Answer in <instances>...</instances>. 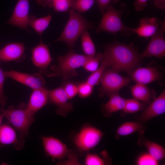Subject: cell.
Wrapping results in <instances>:
<instances>
[{
    "label": "cell",
    "mask_w": 165,
    "mask_h": 165,
    "mask_svg": "<svg viewBox=\"0 0 165 165\" xmlns=\"http://www.w3.org/2000/svg\"><path fill=\"white\" fill-rule=\"evenodd\" d=\"M102 55L108 67L118 73L124 72L129 75L143 59L133 43L127 45L117 40L105 46Z\"/></svg>",
    "instance_id": "obj_1"
},
{
    "label": "cell",
    "mask_w": 165,
    "mask_h": 165,
    "mask_svg": "<svg viewBox=\"0 0 165 165\" xmlns=\"http://www.w3.org/2000/svg\"><path fill=\"white\" fill-rule=\"evenodd\" d=\"M126 14H129L126 4H121L119 9L115 8L112 5H109L102 14L96 33L103 31L113 34L120 33L121 35L126 37L135 34V28L127 27L122 20V16Z\"/></svg>",
    "instance_id": "obj_2"
},
{
    "label": "cell",
    "mask_w": 165,
    "mask_h": 165,
    "mask_svg": "<svg viewBox=\"0 0 165 165\" xmlns=\"http://www.w3.org/2000/svg\"><path fill=\"white\" fill-rule=\"evenodd\" d=\"M90 57L77 54L73 50H70L65 55L57 57L58 64L51 66L50 71L46 76L62 77L64 80L76 77L78 75L76 69L83 66Z\"/></svg>",
    "instance_id": "obj_3"
},
{
    "label": "cell",
    "mask_w": 165,
    "mask_h": 165,
    "mask_svg": "<svg viewBox=\"0 0 165 165\" xmlns=\"http://www.w3.org/2000/svg\"><path fill=\"white\" fill-rule=\"evenodd\" d=\"M92 23L87 21L81 15L72 8L69 19L60 36L55 42L64 43L70 50H73L78 39L83 32L93 28Z\"/></svg>",
    "instance_id": "obj_4"
},
{
    "label": "cell",
    "mask_w": 165,
    "mask_h": 165,
    "mask_svg": "<svg viewBox=\"0 0 165 165\" xmlns=\"http://www.w3.org/2000/svg\"><path fill=\"white\" fill-rule=\"evenodd\" d=\"M26 107V104L21 103L16 108L12 105L6 109L0 107L1 113L18 132L19 138L22 140L28 136L29 128L35 120L34 117L27 111Z\"/></svg>",
    "instance_id": "obj_5"
},
{
    "label": "cell",
    "mask_w": 165,
    "mask_h": 165,
    "mask_svg": "<svg viewBox=\"0 0 165 165\" xmlns=\"http://www.w3.org/2000/svg\"><path fill=\"white\" fill-rule=\"evenodd\" d=\"M130 80V78L119 75V73L108 67L100 81L101 86L99 89V97H109L119 93L120 89L127 85Z\"/></svg>",
    "instance_id": "obj_6"
},
{
    "label": "cell",
    "mask_w": 165,
    "mask_h": 165,
    "mask_svg": "<svg viewBox=\"0 0 165 165\" xmlns=\"http://www.w3.org/2000/svg\"><path fill=\"white\" fill-rule=\"evenodd\" d=\"M104 134L100 130L92 125L83 126L74 135L73 140L79 150L87 152L95 148L100 143Z\"/></svg>",
    "instance_id": "obj_7"
},
{
    "label": "cell",
    "mask_w": 165,
    "mask_h": 165,
    "mask_svg": "<svg viewBox=\"0 0 165 165\" xmlns=\"http://www.w3.org/2000/svg\"><path fill=\"white\" fill-rule=\"evenodd\" d=\"M165 21H160L159 28L151 38L146 48L141 53L142 59L145 57H154L159 59L165 56Z\"/></svg>",
    "instance_id": "obj_8"
},
{
    "label": "cell",
    "mask_w": 165,
    "mask_h": 165,
    "mask_svg": "<svg viewBox=\"0 0 165 165\" xmlns=\"http://www.w3.org/2000/svg\"><path fill=\"white\" fill-rule=\"evenodd\" d=\"M44 150L48 156L61 160L71 153L67 145L59 139L52 136H40Z\"/></svg>",
    "instance_id": "obj_9"
},
{
    "label": "cell",
    "mask_w": 165,
    "mask_h": 165,
    "mask_svg": "<svg viewBox=\"0 0 165 165\" xmlns=\"http://www.w3.org/2000/svg\"><path fill=\"white\" fill-rule=\"evenodd\" d=\"M48 46L41 39L31 51V59L33 64L39 69L40 73L46 75L49 72L47 68L53 60Z\"/></svg>",
    "instance_id": "obj_10"
},
{
    "label": "cell",
    "mask_w": 165,
    "mask_h": 165,
    "mask_svg": "<svg viewBox=\"0 0 165 165\" xmlns=\"http://www.w3.org/2000/svg\"><path fill=\"white\" fill-rule=\"evenodd\" d=\"M48 98L49 103L57 106L56 112L58 115L65 117L73 110V105L68 101L69 99L62 86L48 90Z\"/></svg>",
    "instance_id": "obj_11"
},
{
    "label": "cell",
    "mask_w": 165,
    "mask_h": 165,
    "mask_svg": "<svg viewBox=\"0 0 165 165\" xmlns=\"http://www.w3.org/2000/svg\"><path fill=\"white\" fill-rule=\"evenodd\" d=\"M7 78H10L33 90L44 87L45 81L42 74H30L14 70L5 71Z\"/></svg>",
    "instance_id": "obj_12"
},
{
    "label": "cell",
    "mask_w": 165,
    "mask_h": 165,
    "mask_svg": "<svg viewBox=\"0 0 165 165\" xmlns=\"http://www.w3.org/2000/svg\"><path fill=\"white\" fill-rule=\"evenodd\" d=\"M149 104L142 113L137 117V121L143 125L152 119L165 113V90Z\"/></svg>",
    "instance_id": "obj_13"
},
{
    "label": "cell",
    "mask_w": 165,
    "mask_h": 165,
    "mask_svg": "<svg viewBox=\"0 0 165 165\" xmlns=\"http://www.w3.org/2000/svg\"><path fill=\"white\" fill-rule=\"evenodd\" d=\"M29 7V0H18L8 23L28 30Z\"/></svg>",
    "instance_id": "obj_14"
},
{
    "label": "cell",
    "mask_w": 165,
    "mask_h": 165,
    "mask_svg": "<svg viewBox=\"0 0 165 165\" xmlns=\"http://www.w3.org/2000/svg\"><path fill=\"white\" fill-rule=\"evenodd\" d=\"M130 79L137 83L148 84L161 80V73L155 67H139L134 69L131 73Z\"/></svg>",
    "instance_id": "obj_15"
},
{
    "label": "cell",
    "mask_w": 165,
    "mask_h": 165,
    "mask_svg": "<svg viewBox=\"0 0 165 165\" xmlns=\"http://www.w3.org/2000/svg\"><path fill=\"white\" fill-rule=\"evenodd\" d=\"M48 90L45 87L33 90L26 110L29 114L34 116L36 113L48 103Z\"/></svg>",
    "instance_id": "obj_16"
},
{
    "label": "cell",
    "mask_w": 165,
    "mask_h": 165,
    "mask_svg": "<svg viewBox=\"0 0 165 165\" xmlns=\"http://www.w3.org/2000/svg\"><path fill=\"white\" fill-rule=\"evenodd\" d=\"M24 140L17 137L16 130L9 123L0 126V147L12 145L16 150H20L24 146Z\"/></svg>",
    "instance_id": "obj_17"
},
{
    "label": "cell",
    "mask_w": 165,
    "mask_h": 165,
    "mask_svg": "<svg viewBox=\"0 0 165 165\" xmlns=\"http://www.w3.org/2000/svg\"><path fill=\"white\" fill-rule=\"evenodd\" d=\"M25 50L22 43H8L0 50V61L20 62L25 58Z\"/></svg>",
    "instance_id": "obj_18"
},
{
    "label": "cell",
    "mask_w": 165,
    "mask_h": 165,
    "mask_svg": "<svg viewBox=\"0 0 165 165\" xmlns=\"http://www.w3.org/2000/svg\"><path fill=\"white\" fill-rule=\"evenodd\" d=\"M160 21L156 17H146L139 21V26L135 28V34L139 37L147 39L151 37L157 31Z\"/></svg>",
    "instance_id": "obj_19"
},
{
    "label": "cell",
    "mask_w": 165,
    "mask_h": 165,
    "mask_svg": "<svg viewBox=\"0 0 165 165\" xmlns=\"http://www.w3.org/2000/svg\"><path fill=\"white\" fill-rule=\"evenodd\" d=\"M140 146H144L148 152L155 159L159 161L165 158V149L161 145L147 139L143 134H141L138 141Z\"/></svg>",
    "instance_id": "obj_20"
},
{
    "label": "cell",
    "mask_w": 165,
    "mask_h": 165,
    "mask_svg": "<svg viewBox=\"0 0 165 165\" xmlns=\"http://www.w3.org/2000/svg\"><path fill=\"white\" fill-rule=\"evenodd\" d=\"M130 89L134 98L146 104H149L156 98L154 91L145 84L137 83L130 87Z\"/></svg>",
    "instance_id": "obj_21"
},
{
    "label": "cell",
    "mask_w": 165,
    "mask_h": 165,
    "mask_svg": "<svg viewBox=\"0 0 165 165\" xmlns=\"http://www.w3.org/2000/svg\"><path fill=\"white\" fill-rule=\"evenodd\" d=\"M108 97V101L102 105L101 111L105 116L109 117L113 113L123 110L126 99L121 97L119 93L113 94Z\"/></svg>",
    "instance_id": "obj_22"
},
{
    "label": "cell",
    "mask_w": 165,
    "mask_h": 165,
    "mask_svg": "<svg viewBox=\"0 0 165 165\" xmlns=\"http://www.w3.org/2000/svg\"><path fill=\"white\" fill-rule=\"evenodd\" d=\"M145 129L143 125L138 121L126 122L120 125L116 130V137L117 138L137 132L141 135L144 133Z\"/></svg>",
    "instance_id": "obj_23"
},
{
    "label": "cell",
    "mask_w": 165,
    "mask_h": 165,
    "mask_svg": "<svg viewBox=\"0 0 165 165\" xmlns=\"http://www.w3.org/2000/svg\"><path fill=\"white\" fill-rule=\"evenodd\" d=\"M51 16L36 18L34 16H29L28 25L32 28L41 37L42 34L48 27L51 20Z\"/></svg>",
    "instance_id": "obj_24"
},
{
    "label": "cell",
    "mask_w": 165,
    "mask_h": 165,
    "mask_svg": "<svg viewBox=\"0 0 165 165\" xmlns=\"http://www.w3.org/2000/svg\"><path fill=\"white\" fill-rule=\"evenodd\" d=\"M81 36L82 48L85 55L89 57L95 56V46L87 30L84 31Z\"/></svg>",
    "instance_id": "obj_25"
},
{
    "label": "cell",
    "mask_w": 165,
    "mask_h": 165,
    "mask_svg": "<svg viewBox=\"0 0 165 165\" xmlns=\"http://www.w3.org/2000/svg\"><path fill=\"white\" fill-rule=\"evenodd\" d=\"M146 104L134 98L127 99L122 111L126 114L135 113L143 111L146 107Z\"/></svg>",
    "instance_id": "obj_26"
},
{
    "label": "cell",
    "mask_w": 165,
    "mask_h": 165,
    "mask_svg": "<svg viewBox=\"0 0 165 165\" xmlns=\"http://www.w3.org/2000/svg\"><path fill=\"white\" fill-rule=\"evenodd\" d=\"M108 64L107 61L103 59L100 67L87 77L86 82L93 86L98 85L100 79Z\"/></svg>",
    "instance_id": "obj_27"
},
{
    "label": "cell",
    "mask_w": 165,
    "mask_h": 165,
    "mask_svg": "<svg viewBox=\"0 0 165 165\" xmlns=\"http://www.w3.org/2000/svg\"><path fill=\"white\" fill-rule=\"evenodd\" d=\"M95 0H73L71 8L79 13H84L93 6Z\"/></svg>",
    "instance_id": "obj_28"
},
{
    "label": "cell",
    "mask_w": 165,
    "mask_h": 165,
    "mask_svg": "<svg viewBox=\"0 0 165 165\" xmlns=\"http://www.w3.org/2000/svg\"><path fill=\"white\" fill-rule=\"evenodd\" d=\"M103 59L102 53H98L94 57H90L83 67L87 71L93 72L98 68Z\"/></svg>",
    "instance_id": "obj_29"
},
{
    "label": "cell",
    "mask_w": 165,
    "mask_h": 165,
    "mask_svg": "<svg viewBox=\"0 0 165 165\" xmlns=\"http://www.w3.org/2000/svg\"><path fill=\"white\" fill-rule=\"evenodd\" d=\"M73 0H53L52 6L57 12H67L71 7Z\"/></svg>",
    "instance_id": "obj_30"
},
{
    "label": "cell",
    "mask_w": 165,
    "mask_h": 165,
    "mask_svg": "<svg viewBox=\"0 0 165 165\" xmlns=\"http://www.w3.org/2000/svg\"><path fill=\"white\" fill-rule=\"evenodd\" d=\"M78 94L80 98H84L87 97L92 94L93 86L86 81L82 82L77 84Z\"/></svg>",
    "instance_id": "obj_31"
},
{
    "label": "cell",
    "mask_w": 165,
    "mask_h": 165,
    "mask_svg": "<svg viewBox=\"0 0 165 165\" xmlns=\"http://www.w3.org/2000/svg\"><path fill=\"white\" fill-rule=\"evenodd\" d=\"M136 163L137 165H157L159 164V161L148 152L140 155L137 158Z\"/></svg>",
    "instance_id": "obj_32"
},
{
    "label": "cell",
    "mask_w": 165,
    "mask_h": 165,
    "mask_svg": "<svg viewBox=\"0 0 165 165\" xmlns=\"http://www.w3.org/2000/svg\"><path fill=\"white\" fill-rule=\"evenodd\" d=\"M69 99H72L78 94L77 84L68 81H65L61 86Z\"/></svg>",
    "instance_id": "obj_33"
},
{
    "label": "cell",
    "mask_w": 165,
    "mask_h": 165,
    "mask_svg": "<svg viewBox=\"0 0 165 165\" xmlns=\"http://www.w3.org/2000/svg\"><path fill=\"white\" fill-rule=\"evenodd\" d=\"M84 164L86 165H104L106 162L104 159L97 154H87L86 156Z\"/></svg>",
    "instance_id": "obj_34"
},
{
    "label": "cell",
    "mask_w": 165,
    "mask_h": 165,
    "mask_svg": "<svg viewBox=\"0 0 165 165\" xmlns=\"http://www.w3.org/2000/svg\"><path fill=\"white\" fill-rule=\"evenodd\" d=\"M7 78L5 71L0 66V105L2 108H3L6 104L7 101V98L4 94L3 90L4 82Z\"/></svg>",
    "instance_id": "obj_35"
},
{
    "label": "cell",
    "mask_w": 165,
    "mask_h": 165,
    "mask_svg": "<svg viewBox=\"0 0 165 165\" xmlns=\"http://www.w3.org/2000/svg\"><path fill=\"white\" fill-rule=\"evenodd\" d=\"M120 0H96L98 9L102 15L108 6L116 4Z\"/></svg>",
    "instance_id": "obj_36"
},
{
    "label": "cell",
    "mask_w": 165,
    "mask_h": 165,
    "mask_svg": "<svg viewBox=\"0 0 165 165\" xmlns=\"http://www.w3.org/2000/svg\"><path fill=\"white\" fill-rule=\"evenodd\" d=\"M68 158L66 161L58 163V164L80 165L78 159L75 154L72 153L68 156Z\"/></svg>",
    "instance_id": "obj_37"
},
{
    "label": "cell",
    "mask_w": 165,
    "mask_h": 165,
    "mask_svg": "<svg viewBox=\"0 0 165 165\" xmlns=\"http://www.w3.org/2000/svg\"><path fill=\"white\" fill-rule=\"evenodd\" d=\"M148 0H136L134 3V9L137 11H143L147 6Z\"/></svg>",
    "instance_id": "obj_38"
},
{
    "label": "cell",
    "mask_w": 165,
    "mask_h": 165,
    "mask_svg": "<svg viewBox=\"0 0 165 165\" xmlns=\"http://www.w3.org/2000/svg\"><path fill=\"white\" fill-rule=\"evenodd\" d=\"M154 5L157 8L164 10L165 9V0H153Z\"/></svg>",
    "instance_id": "obj_39"
},
{
    "label": "cell",
    "mask_w": 165,
    "mask_h": 165,
    "mask_svg": "<svg viewBox=\"0 0 165 165\" xmlns=\"http://www.w3.org/2000/svg\"><path fill=\"white\" fill-rule=\"evenodd\" d=\"M53 0H37V2L43 6L52 7V2Z\"/></svg>",
    "instance_id": "obj_40"
},
{
    "label": "cell",
    "mask_w": 165,
    "mask_h": 165,
    "mask_svg": "<svg viewBox=\"0 0 165 165\" xmlns=\"http://www.w3.org/2000/svg\"><path fill=\"white\" fill-rule=\"evenodd\" d=\"M4 117L3 114L2 113L0 114V126L2 124V122Z\"/></svg>",
    "instance_id": "obj_41"
},
{
    "label": "cell",
    "mask_w": 165,
    "mask_h": 165,
    "mask_svg": "<svg viewBox=\"0 0 165 165\" xmlns=\"http://www.w3.org/2000/svg\"><path fill=\"white\" fill-rule=\"evenodd\" d=\"M37 0H36V1H37Z\"/></svg>",
    "instance_id": "obj_42"
}]
</instances>
